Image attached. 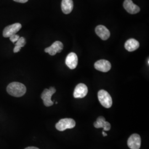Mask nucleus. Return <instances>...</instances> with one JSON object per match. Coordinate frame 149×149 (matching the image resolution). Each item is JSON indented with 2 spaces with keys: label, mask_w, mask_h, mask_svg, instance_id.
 <instances>
[{
  "label": "nucleus",
  "mask_w": 149,
  "mask_h": 149,
  "mask_svg": "<svg viewBox=\"0 0 149 149\" xmlns=\"http://www.w3.org/2000/svg\"><path fill=\"white\" fill-rule=\"evenodd\" d=\"M26 87L20 82H13L7 87V91L11 96L20 97L24 95L26 92Z\"/></svg>",
  "instance_id": "obj_1"
},
{
  "label": "nucleus",
  "mask_w": 149,
  "mask_h": 149,
  "mask_svg": "<svg viewBox=\"0 0 149 149\" xmlns=\"http://www.w3.org/2000/svg\"><path fill=\"white\" fill-rule=\"evenodd\" d=\"M98 98L102 106L106 108H109L112 107V97L106 91H99L98 92Z\"/></svg>",
  "instance_id": "obj_2"
},
{
  "label": "nucleus",
  "mask_w": 149,
  "mask_h": 149,
  "mask_svg": "<svg viewBox=\"0 0 149 149\" xmlns=\"http://www.w3.org/2000/svg\"><path fill=\"white\" fill-rule=\"evenodd\" d=\"M76 125V122L73 119L71 118H64L60 119L56 124L55 127L56 129L60 132H63L68 129L74 128Z\"/></svg>",
  "instance_id": "obj_3"
},
{
  "label": "nucleus",
  "mask_w": 149,
  "mask_h": 149,
  "mask_svg": "<svg viewBox=\"0 0 149 149\" xmlns=\"http://www.w3.org/2000/svg\"><path fill=\"white\" fill-rule=\"evenodd\" d=\"M56 92V89L51 87L49 89H45L43 91L42 95L41 98L43 100L44 104L46 107H50L54 104L53 102L52 101V97Z\"/></svg>",
  "instance_id": "obj_4"
},
{
  "label": "nucleus",
  "mask_w": 149,
  "mask_h": 149,
  "mask_svg": "<svg viewBox=\"0 0 149 149\" xmlns=\"http://www.w3.org/2000/svg\"><path fill=\"white\" fill-rule=\"evenodd\" d=\"M22 28V25L19 23H16L5 28L3 31V36L9 38L13 34H16Z\"/></svg>",
  "instance_id": "obj_5"
},
{
  "label": "nucleus",
  "mask_w": 149,
  "mask_h": 149,
  "mask_svg": "<svg viewBox=\"0 0 149 149\" xmlns=\"http://www.w3.org/2000/svg\"><path fill=\"white\" fill-rule=\"evenodd\" d=\"M64 48L63 44L60 41H56L49 47L45 49V52L53 56L56 53H61Z\"/></svg>",
  "instance_id": "obj_6"
},
{
  "label": "nucleus",
  "mask_w": 149,
  "mask_h": 149,
  "mask_svg": "<svg viewBox=\"0 0 149 149\" xmlns=\"http://www.w3.org/2000/svg\"><path fill=\"white\" fill-rule=\"evenodd\" d=\"M128 146L130 149H139L141 146V138L137 134H132L128 139Z\"/></svg>",
  "instance_id": "obj_7"
},
{
  "label": "nucleus",
  "mask_w": 149,
  "mask_h": 149,
  "mask_svg": "<svg viewBox=\"0 0 149 149\" xmlns=\"http://www.w3.org/2000/svg\"><path fill=\"white\" fill-rule=\"evenodd\" d=\"M88 93V88L84 84H79L76 86L74 92V97L76 98H82Z\"/></svg>",
  "instance_id": "obj_8"
},
{
  "label": "nucleus",
  "mask_w": 149,
  "mask_h": 149,
  "mask_svg": "<svg viewBox=\"0 0 149 149\" xmlns=\"http://www.w3.org/2000/svg\"><path fill=\"white\" fill-rule=\"evenodd\" d=\"M123 7L128 13L132 15L138 13L140 11L138 6L134 4L132 0H125L123 3Z\"/></svg>",
  "instance_id": "obj_9"
},
{
  "label": "nucleus",
  "mask_w": 149,
  "mask_h": 149,
  "mask_svg": "<svg viewBox=\"0 0 149 149\" xmlns=\"http://www.w3.org/2000/svg\"><path fill=\"white\" fill-rule=\"evenodd\" d=\"M96 70L103 72H107L111 69V64L106 60H100L96 61L95 64Z\"/></svg>",
  "instance_id": "obj_10"
},
{
  "label": "nucleus",
  "mask_w": 149,
  "mask_h": 149,
  "mask_svg": "<svg viewBox=\"0 0 149 149\" xmlns=\"http://www.w3.org/2000/svg\"><path fill=\"white\" fill-rule=\"evenodd\" d=\"M66 65L70 69H74L78 64V58L74 53H71L67 56L65 60Z\"/></svg>",
  "instance_id": "obj_11"
},
{
  "label": "nucleus",
  "mask_w": 149,
  "mask_h": 149,
  "mask_svg": "<svg viewBox=\"0 0 149 149\" xmlns=\"http://www.w3.org/2000/svg\"><path fill=\"white\" fill-rule=\"evenodd\" d=\"M97 35L103 40H107L111 35L109 31L106 27L103 25H99L96 27L95 29Z\"/></svg>",
  "instance_id": "obj_12"
},
{
  "label": "nucleus",
  "mask_w": 149,
  "mask_h": 149,
  "mask_svg": "<svg viewBox=\"0 0 149 149\" xmlns=\"http://www.w3.org/2000/svg\"><path fill=\"white\" fill-rule=\"evenodd\" d=\"M96 128H103L104 131H108L111 129V125L110 123L106 121L105 118L103 117H99L97 120L93 123Z\"/></svg>",
  "instance_id": "obj_13"
},
{
  "label": "nucleus",
  "mask_w": 149,
  "mask_h": 149,
  "mask_svg": "<svg viewBox=\"0 0 149 149\" xmlns=\"http://www.w3.org/2000/svg\"><path fill=\"white\" fill-rule=\"evenodd\" d=\"M140 44L138 41L135 39H129L125 43L124 47L128 52H134L139 48Z\"/></svg>",
  "instance_id": "obj_14"
},
{
  "label": "nucleus",
  "mask_w": 149,
  "mask_h": 149,
  "mask_svg": "<svg viewBox=\"0 0 149 149\" xmlns=\"http://www.w3.org/2000/svg\"><path fill=\"white\" fill-rule=\"evenodd\" d=\"M74 3L72 0H62L61 10L65 14H69L73 10Z\"/></svg>",
  "instance_id": "obj_15"
},
{
  "label": "nucleus",
  "mask_w": 149,
  "mask_h": 149,
  "mask_svg": "<svg viewBox=\"0 0 149 149\" xmlns=\"http://www.w3.org/2000/svg\"><path fill=\"white\" fill-rule=\"evenodd\" d=\"M26 40L25 38L23 37H19L18 40L15 43V45L22 48L26 45Z\"/></svg>",
  "instance_id": "obj_16"
},
{
  "label": "nucleus",
  "mask_w": 149,
  "mask_h": 149,
  "mask_svg": "<svg viewBox=\"0 0 149 149\" xmlns=\"http://www.w3.org/2000/svg\"><path fill=\"white\" fill-rule=\"evenodd\" d=\"M10 39L11 42L13 43H16V42L18 40V39L19 38V36L17 34H13L12 36H11V37H10Z\"/></svg>",
  "instance_id": "obj_17"
},
{
  "label": "nucleus",
  "mask_w": 149,
  "mask_h": 149,
  "mask_svg": "<svg viewBox=\"0 0 149 149\" xmlns=\"http://www.w3.org/2000/svg\"><path fill=\"white\" fill-rule=\"evenodd\" d=\"M21 49V47H18V46H17V45H15V47L14 49H13V52H14L15 53H18V52H19L20 51Z\"/></svg>",
  "instance_id": "obj_18"
},
{
  "label": "nucleus",
  "mask_w": 149,
  "mask_h": 149,
  "mask_svg": "<svg viewBox=\"0 0 149 149\" xmlns=\"http://www.w3.org/2000/svg\"><path fill=\"white\" fill-rule=\"evenodd\" d=\"M13 1H15V2H17L24 3H26V2H28V0H13Z\"/></svg>",
  "instance_id": "obj_19"
},
{
  "label": "nucleus",
  "mask_w": 149,
  "mask_h": 149,
  "mask_svg": "<svg viewBox=\"0 0 149 149\" xmlns=\"http://www.w3.org/2000/svg\"><path fill=\"white\" fill-rule=\"evenodd\" d=\"M25 149H39L36 147H33V146H31V147H28Z\"/></svg>",
  "instance_id": "obj_20"
},
{
  "label": "nucleus",
  "mask_w": 149,
  "mask_h": 149,
  "mask_svg": "<svg viewBox=\"0 0 149 149\" xmlns=\"http://www.w3.org/2000/svg\"><path fill=\"white\" fill-rule=\"evenodd\" d=\"M102 134H103V135L104 136H107V134L104 131L102 132Z\"/></svg>",
  "instance_id": "obj_21"
}]
</instances>
